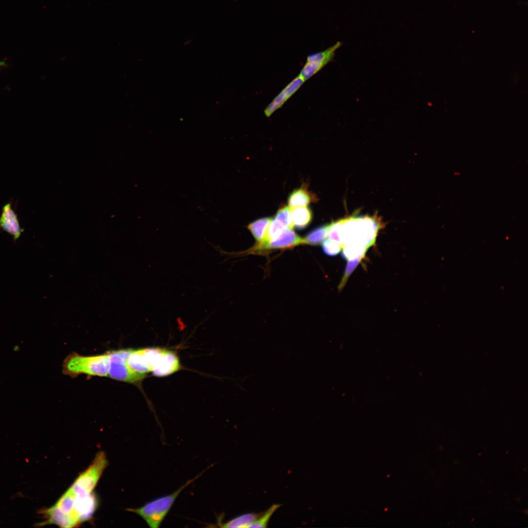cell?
Instances as JSON below:
<instances>
[{
  "mask_svg": "<svg viewBox=\"0 0 528 528\" xmlns=\"http://www.w3.org/2000/svg\"><path fill=\"white\" fill-rule=\"evenodd\" d=\"M330 223L312 230L304 238L305 244L317 245L322 243L327 237Z\"/></svg>",
  "mask_w": 528,
  "mask_h": 528,
  "instance_id": "15",
  "label": "cell"
},
{
  "mask_svg": "<svg viewBox=\"0 0 528 528\" xmlns=\"http://www.w3.org/2000/svg\"><path fill=\"white\" fill-rule=\"evenodd\" d=\"M281 506V504H273L265 511L262 512L260 517L249 528H266L269 520L274 512Z\"/></svg>",
  "mask_w": 528,
  "mask_h": 528,
  "instance_id": "17",
  "label": "cell"
},
{
  "mask_svg": "<svg viewBox=\"0 0 528 528\" xmlns=\"http://www.w3.org/2000/svg\"><path fill=\"white\" fill-rule=\"evenodd\" d=\"M132 350L123 349L108 352L109 358L108 375L110 378L132 383L138 382L145 378L146 375L134 373L128 365V359Z\"/></svg>",
  "mask_w": 528,
  "mask_h": 528,
  "instance_id": "4",
  "label": "cell"
},
{
  "mask_svg": "<svg viewBox=\"0 0 528 528\" xmlns=\"http://www.w3.org/2000/svg\"><path fill=\"white\" fill-rule=\"evenodd\" d=\"M305 80L299 75L290 82L273 99L264 110L267 117H269L289 98L302 85Z\"/></svg>",
  "mask_w": 528,
  "mask_h": 528,
  "instance_id": "10",
  "label": "cell"
},
{
  "mask_svg": "<svg viewBox=\"0 0 528 528\" xmlns=\"http://www.w3.org/2000/svg\"><path fill=\"white\" fill-rule=\"evenodd\" d=\"M107 463L105 453L99 452L90 466L78 476L70 487L76 491L92 493Z\"/></svg>",
  "mask_w": 528,
  "mask_h": 528,
  "instance_id": "5",
  "label": "cell"
},
{
  "mask_svg": "<svg viewBox=\"0 0 528 528\" xmlns=\"http://www.w3.org/2000/svg\"><path fill=\"white\" fill-rule=\"evenodd\" d=\"M262 512L248 513L237 516L225 523H218L220 527L223 528H249L261 515Z\"/></svg>",
  "mask_w": 528,
  "mask_h": 528,
  "instance_id": "13",
  "label": "cell"
},
{
  "mask_svg": "<svg viewBox=\"0 0 528 528\" xmlns=\"http://www.w3.org/2000/svg\"><path fill=\"white\" fill-rule=\"evenodd\" d=\"M7 60V58H4L2 60H0V70L6 69L10 66V65L6 63Z\"/></svg>",
  "mask_w": 528,
  "mask_h": 528,
  "instance_id": "21",
  "label": "cell"
},
{
  "mask_svg": "<svg viewBox=\"0 0 528 528\" xmlns=\"http://www.w3.org/2000/svg\"><path fill=\"white\" fill-rule=\"evenodd\" d=\"M342 247V256L348 260L360 256L365 257L368 249L363 245L353 244L343 245Z\"/></svg>",
  "mask_w": 528,
  "mask_h": 528,
  "instance_id": "16",
  "label": "cell"
},
{
  "mask_svg": "<svg viewBox=\"0 0 528 528\" xmlns=\"http://www.w3.org/2000/svg\"><path fill=\"white\" fill-rule=\"evenodd\" d=\"M212 466L210 465L206 467L173 493L154 499L140 507L129 508L128 510L141 517L149 527L159 528L180 493Z\"/></svg>",
  "mask_w": 528,
  "mask_h": 528,
  "instance_id": "2",
  "label": "cell"
},
{
  "mask_svg": "<svg viewBox=\"0 0 528 528\" xmlns=\"http://www.w3.org/2000/svg\"><path fill=\"white\" fill-rule=\"evenodd\" d=\"M274 219L285 228L293 229L294 226L291 219V208L289 206H285L280 208L278 210Z\"/></svg>",
  "mask_w": 528,
  "mask_h": 528,
  "instance_id": "18",
  "label": "cell"
},
{
  "mask_svg": "<svg viewBox=\"0 0 528 528\" xmlns=\"http://www.w3.org/2000/svg\"><path fill=\"white\" fill-rule=\"evenodd\" d=\"M342 43L337 42L332 46L324 51L314 53L308 56L307 61L299 75L306 81L320 70L333 59L335 51L341 46Z\"/></svg>",
  "mask_w": 528,
  "mask_h": 528,
  "instance_id": "6",
  "label": "cell"
},
{
  "mask_svg": "<svg viewBox=\"0 0 528 528\" xmlns=\"http://www.w3.org/2000/svg\"><path fill=\"white\" fill-rule=\"evenodd\" d=\"M364 258V257L360 256L356 258L348 260L345 267L344 275L338 286V289L339 290H341L345 286L350 276L352 273Z\"/></svg>",
  "mask_w": 528,
  "mask_h": 528,
  "instance_id": "19",
  "label": "cell"
},
{
  "mask_svg": "<svg viewBox=\"0 0 528 528\" xmlns=\"http://www.w3.org/2000/svg\"><path fill=\"white\" fill-rule=\"evenodd\" d=\"M291 216L293 226L298 229L306 228L312 220L311 210L309 208L306 206L291 209Z\"/></svg>",
  "mask_w": 528,
  "mask_h": 528,
  "instance_id": "12",
  "label": "cell"
},
{
  "mask_svg": "<svg viewBox=\"0 0 528 528\" xmlns=\"http://www.w3.org/2000/svg\"><path fill=\"white\" fill-rule=\"evenodd\" d=\"M0 228L11 235L15 241L20 237L23 232L17 215L10 203L6 204L2 207L0 216Z\"/></svg>",
  "mask_w": 528,
  "mask_h": 528,
  "instance_id": "9",
  "label": "cell"
},
{
  "mask_svg": "<svg viewBox=\"0 0 528 528\" xmlns=\"http://www.w3.org/2000/svg\"><path fill=\"white\" fill-rule=\"evenodd\" d=\"M317 197L309 192L306 184L294 190L290 194L288 198V204L291 208L306 206L311 202L317 201Z\"/></svg>",
  "mask_w": 528,
  "mask_h": 528,
  "instance_id": "11",
  "label": "cell"
},
{
  "mask_svg": "<svg viewBox=\"0 0 528 528\" xmlns=\"http://www.w3.org/2000/svg\"><path fill=\"white\" fill-rule=\"evenodd\" d=\"M322 250L324 253L330 256H334L338 254L342 246L330 239H327L322 242Z\"/></svg>",
  "mask_w": 528,
  "mask_h": 528,
  "instance_id": "20",
  "label": "cell"
},
{
  "mask_svg": "<svg viewBox=\"0 0 528 528\" xmlns=\"http://www.w3.org/2000/svg\"><path fill=\"white\" fill-rule=\"evenodd\" d=\"M109 369L108 352L103 354L84 356L73 353L67 356L63 364V372L75 376L80 374L107 376Z\"/></svg>",
  "mask_w": 528,
  "mask_h": 528,
  "instance_id": "3",
  "label": "cell"
},
{
  "mask_svg": "<svg viewBox=\"0 0 528 528\" xmlns=\"http://www.w3.org/2000/svg\"><path fill=\"white\" fill-rule=\"evenodd\" d=\"M339 221L342 246L353 244L369 248L374 244L377 233L381 227V222L376 215L351 216Z\"/></svg>",
  "mask_w": 528,
  "mask_h": 528,
  "instance_id": "1",
  "label": "cell"
},
{
  "mask_svg": "<svg viewBox=\"0 0 528 528\" xmlns=\"http://www.w3.org/2000/svg\"><path fill=\"white\" fill-rule=\"evenodd\" d=\"M180 368L179 360L175 352L161 348L152 373L156 376H165L176 372Z\"/></svg>",
  "mask_w": 528,
  "mask_h": 528,
  "instance_id": "8",
  "label": "cell"
},
{
  "mask_svg": "<svg viewBox=\"0 0 528 528\" xmlns=\"http://www.w3.org/2000/svg\"><path fill=\"white\" fill-rule=\"evenodd\" d=\"M305 244L304 238L298 236L292 229L285 228L282 233L276 238L267 243L254 245L249 252L265 251V250L284 249L292 248L298 245Z\"/></svg>",
  "mask_w": 528,
  "mask_h": 528,
  "instance_id": "7",
  "label": "cell"
},
{
  "mask_svg": "<svg viewBox=\"0 0 528 528\" xmlns=\"http://www.w3.org/2000/svg\"><path fill=\"white\" fill-rule=\"evenodd\" d=\"M271 220V218H263L258 219L248 225L247 227L256 240V243H259L263 241L267 228Z\"/></svg>",
  "mask_w": 528,
  "mask_h": 528,
  "instance_id": "14",
  "label": "cell"
}]
</instances>
